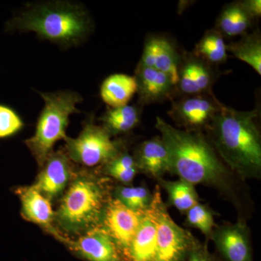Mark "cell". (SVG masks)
<instances>
[{
	"instance_id": "obj_1",
	"label": "cell",
	"mask_w": 261,
	"mask_h": 261,
	"mask_svg": "<svg viewBox=\"0 0 261 261\" xmlns=\"http://www.w3.org/2000/svg\"><path fill=\"white\" fill-rule=\"evenodd\" d=\"M169 157L170 172L194 186L213 187L229 197L233 193L232 172L223 162L202 132H187L156 118Z\"/></svg>"
},
{
	"instance_id": "obj_2",
	"label": "cell",
	"mask_w": 261,
	"mask_h": 261,
	"mask_svg": "<svg viewBox=\"0 0 261 261\" xmlns=\"http://www.w3.org/2000/svg\"><path fill=\"white\" fill-rule=\"evenodd\" d=\"M258 110L240 111L224 104L205 128L207 138L223 162L243 178L261 174V136Z\"/></svg>"
},
{
	"instance_id": "obj_3",
	"label": "cell",
	"mask_w": 261,
	"mask_h": 261,
	"mask_svg": "<svg viewBox=\"0 0 261 261\" xmlns=\"http://www.w3.org/2000/svg\"><path fill=\"white\" fill-rule=\"evenodd\" d=\"M92 28L90 16L82 5L51 1L29 5L7 22L5 32H34L43 40L69 48L83 42Z\"/></svg>"
},
{
	"instance_id": "obj_4",
	"label": "cell",
	"mask_w": 261,
	"mask_h": 261,
	"mask_svg": "<svg viewBox=\"0 0 261 261\" xmlns=\"http://www.w3.org/2000/svg\"><path fill=\"white\" fill-rule=\"evenodd\" d=\"M110 198L102 182L89 175L78 176L63 197L55 219L68 232H87L100 225Z\"/></svg>"
},
{
	"instance_id": "obj_5",
	"label": "cell",
	"mask_w": 261,
	"mask_h": 261,
	"mask_svg": "<svg viewBox=\"0 0 261 261\" xmlns=\"http://www.w3.org/2000/svg\"><path fill=\"white\" fill-rule=\"evenodd\" d=\"M44 106L38 118L35 133L25 141L38 164L42 166L58 141L67 138L70 116L80 113L77 108L83 98L71 90L40 92Z\"/></svg>"
},
{
	"instance_id": "obj_6",
	"label": "cell",
	"mask_w": 261,
	"mask_h": 261,
	"mask_svg": "<svg viewBox=\"0 0 261 261\" xmlns=\"http://www.w3.org/2000/svg\"><path fill=\"white\" fill-rule=\"evenodd\" d=\"M147 211L156 225V248L154 261H187L197 238L178 226L168 214L167 205L157 185Z\"/></svg>"
},
{
	"instance_id": "obj_7",
	"label": "cell",
	"mask_w": 261,
	"mask_h": 261,
	"mask_svg": "<svg viewBox=\"0 0 261 261\" xmlns=\"http://www.w3.org/2000/svg\"><path fill=\"white\" fill-rule=\"evenodd\" d=\"M65 141L69 159L87 167L105 165L123 149L121 142L112 140L109 134L96 125L92 118L84 123L76 138L67 137Z\"/></svg>"
},
{
	"instance_id": "obj_8",
	"label": "cell",
	"mask_w": 261,
	"mask_h": 261,
	"mask_svg": "<svg viewBox=\"0 0 261 261\" xmlns=\"http://www.w3.org/2000/svg\"><path fill=\"white\" fill-rule=\"evenodd\" d=\"M222 105L214 94L186 96L172 100L168 114L183 130L202 132L210 124Z\"/></svg>"
},
{
	"instance_id": "obj_9",
	"label": "cell",
	"mask_w": 261,
	"mask_h": 261,
	"mask_svg": "<svg viewBox=\"0 0 261 261\" xmlns=\"http://www.w3.org/2000/svg\"><path fill=\"white\" fill-rule=\"evenodd\" d=\"M216 67L204 61L193 53H181L178 69L176 97L211 94L213 86L219 78Z\"/></svg>"
},
{
	"instance_id": "obj_10",
	"label": "cell",
	"mask_w": 261,
	"mask_h": 261,
	"mask_svg": "<svg viewBox=\"0 0 261 261\" xmlns=\"http://www.w3.org/2000/svg\"><path fill=\"white\" fill-rule=\"evenodd\" d=\"M143 211L130 210L115 198H110L105 207L101 226L116 243L122 260L125 261L128 249L140 226Z\"/></svg>"
},
{
	"instance_id": "obj_11",
	"label": "cell",
	"mask_w": 261,
	"mask_h": 261,
	"mask_svg": "<svg viewBox=\"0 0 261 261\" xmlns=\"http://www.w3.org/2000/svg\"><path fill=\"white\" fill-rule=\"evenodd\" d=\"M210 240L221 261H253L250 228L243 220L215 226Z\"/></svg>"
},
{
	"instance_id": "obj_12",
	"label": "cell",
	"mask_w": 261,
	"mask_h": 261,
	"mask_svg": "<svg viewBox=\"0 0 261 261\" xmlns=\"http://www.w3.org/2000/svg\"><path fill=\"white\" fill-rule=\"evenodd\" d=\"M181 53L168 38L149 36L144 44L140 64L166 73L176 87Z\"/></svg>"
},
{
	"instance_id": "obj_13",
	"label": "cell",
	"mask_w": 261,
	"mask_h": 261,
	"mask_svg": "<svg viewBox=\"0 0 261 261\" xmlns=\"http://www.w3.org/2000/svg\"><path fill=\"white\" fill-rule=\"evenodd\" d=\"M134 76L137 82L138 103L141 107L173 100L176 97V87L171 78L163 72L139 63Z\"/></svg>"
},
{
	"instance_id": "obj_14",
	"label": "cell",
	"mask_w": 261,
	"mask_h": 261,
	"mask_svg": "<svg viewBox=\"0 0 261 261\" xmlns=\"http://www.w3.org/2000/svg\"><path fill=\"white\" fill-rule=\"evenodd\" d=\"M64 242L87 261H123L116 243L100 226L89 230L75 241L65 239Z\"/></svg>"
},
{
	"instance_id": "obj_15",
	"label": "cell",
	"mask_w": 261,
	"mask_h": 261,
	"mask_svg": "<svg viewBox=\"0 0 261 261\" xmlns=\"http://www.w3.org/2000/svg\"><path fill=\"white\" fill-rule=\"evenodd\" d=\"M70 160L66 152H53L43 165L42 171L33 187L49 200L61 195L71 174Z\"/></svg>"
},
{
	"instance_id": "obj_16",
	"label": "cell",
	"mask_w": 261,
	"mask_h": 261,
	"mask_svg": "<svg viewBox=\"0 0 261 261\" xmlns=\"http://www.w3.org/2000/svg\"><path fill=\"white\" fill-rule=\"evenodd\" d=\"M15 193L21 202V212L24 219L46 228L61 240H64L53 226L55 214L50 200L47 197L33 186L18 187L15 190Z\"/></svg>"
},
{
	"instance_id": "obj_17",
	"label": "cell",
	"mask_w": 261,
	"mask_h": 261,
	"mask_svg": "<svg viewBox=\"0 0 261 261\" xmlns=\"http://www.w3.org/2000/svg\"><path fill=\"white\" fill-rule=\"evenodd\" d=\"M133 156L139 172L157 180L161 179L166 173L170 172L167 149L161 137L142 142Z\"/></svg>"
},
{
	"instance_id": "obj_18",
	"label": "cell",
	"mask_w": 261,
	"mask_h": 261,
	"mask_svg": "<svg viewBox=\"0 0 261 261\" xmlns=\"http://www.w3.org/2000/svg\"><path fill=\"white\" fill-rule=\"evenodd\" d=\"M156 225L148 211H143L140 226L132 240L125 261H154Z\"/></svg>"
},
{
	"instance_id": "obj_19",
	"label": "cell",
	"mask_w": 261,
	"mask_h": 261,
	"mask_svg": "<svg viewBox=\"0 0 261 261\" xmlns=\"http://www.w3.org/2000/svg\"><path fill=\"white\" fill-rule=\"evenodd\" d=\"M137 91V82L134 75L116 73L102 82L100 96L109 108H118L127 106Z\"/></svg>"
},
{
	"instance_id": "obj_20",
	"label": "cell",
	"mask_w": 261,
	"mask_h": 261,
	"mask_svg": "<svg viewBox=\"0 0 261 261\" xmlns=\"http://www.w3.org/2000/svg\"><path fill=\"white\" fill-rule=\"evenodd\" d=\"M141 106H127L108 108L101 117L102 126L111 137L133 130L140 121Z\"/></svg>"
},
{
	"instance_id": "obj_21",
	"label": "cell",
	"mask_w": 261,
	"mask_h": 261,
	"mask_svg": "<svg viewBox=\"0 0 261 261\" xmlns=\"http://www.w3.org/2000/svg\"><path fill=\"white\" fill-rule=\"evenodd\" d=\"M253 21L240 1L234 2L223 8L216 20L215 29L224 37H234L246 34Z\"/></svg>"
},
{
	"instance_id": "obj_22",
	"label": "cell",
	"mask_w": 261,
	"mask_h": 261,
	"mask_svg": "<svg viewBox=\"0 0 261 261\" xmlns=\"http://www.w3.org/2000/svg\"><path fill=\"white\" fill-rule=\"evenodd\" d=\"M192 53L215 67L227 61V45L224 37L215 28L206 31Z\"/></svg>"
},
{
	"instance_id": "obj_23",
	"label": "cell",
	"mask_w": 261,
	"mask_h": 261,
	"mask_svg": "<svg viewBox=\"0 0 261 261\" xmlns=\"http://www.w3.org/2000/svg\"><path fill=\"white\" fill-rule=\"evenodd\" d=\"M158 181L159 187L167 192L168 205L176 207L181 214H186L200 202L198 194L192 184L180 178L177 181H167L163 178Z\"/></svg>"
},
{
	"instance_id": "obj_24",
	"label": "cell",
	"mask_w": 261,
	"mask_h": 261,
	"mask_svg": "<svg viewBox=\"0 0 261 261\" xmlns=\"http://www.w3.org/2000/svg\"><path fill=\"white\" fill-rule=\"evenodd\" d=\"M233 58L247 63L261 75V36L259 29L250 34H244L238 42L227 45Z\"/></svg>"
},
{
	"instance_id": "obj_25",
	"label": "cell",
	"mask_w": 261,
	"mask_h": 261,
	"mask_svg": "<svg viewBox=\"0 0 261 261\" xmlns=\"http://www.w3.org/2000/svg\"><path fill=\"white\" fill-rule=\"evenodd\" d=\"M153 195L145 187H117L114 197L130 210L145 211L150 206Z\"/></svg>"
},
{
	"instance_id": "obj_26",
	"label": "cell",
	"mask_w": 261,
	"mask_h": 261,
	"mask_svg": "<svg viewBox=\"0 0 261 261\" xmlns=\"http://www.w3.org/2000/svg\"><path fill=\"white\" fill-rule=\"evenodd\" d=\"M185 224L190 227L197 228L205 235L206 243L210 240L215 226L214 215L208 206L199 202L186 213Z\"/></svg>"
},
{
	"instance_id": "obj_27",
	"label": "cell",
	"mask_w": 261,
	"mask_h": 261,
	"mask_svg": "<svg viewBox=\"0 0 261 261\" xmlns=\"http://www.w3.org/2000/svg\"><path fill=\"white\" fill-rule=\"evenodd\" d=\"M21 117L10 106L0 104V140L10 138L23 128Z\"/></svg>"
},
{
	"instance_id": "obj_28",
	"label": "cell",
	"mask_w": 261,
	"mask_h": 261,
	"mask_svg": "<svg viewBox=\"0 0 261 261\" xmlns=\"http://www.w3.org/2000/svg\"><path fill=\"white\" fill-rule=\"evenodd\" d=\"M187 261H221L219 257L211 253L207 249V243H201L196 240L189 252Z\"/></svg>"
},
{
	"instance_id": "obj_29",
	"label": "cell",
	"mask_w": 261,
	"mask_h": 261,
	"mask_svg": "<svg viewBox=\"0 0 261 261\" xmlns=\"http://www.w3.org/2000/svg\"><path fill=\"white\" fill-rule=\"evenodd\" d=\"M104 172L121 183L128 184L133 181L139 170L137 168H134L130 169L108 170Z\"/></svg>"
},
{
	"instance_id": "obj_30",
	"label": "cell",
	"mask_w": 261,
	"mask_h": 261,
	"mask_svg": "<svg viewBox=\"0 0 261 261\" xmlns=\"http://www.w3.org/2000/svg\"><path fill=\"white\" fill-rule=\"evenodd\" d=\"M244 9L253 20H257L261 16L260 0H244L240 1Z\"/></svg>"
}]
</instances>
